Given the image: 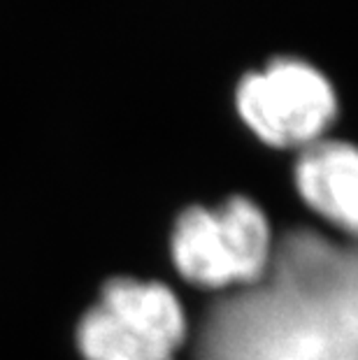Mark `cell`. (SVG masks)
<instances>
[{
    "label": "cell",
    "mask_w": 358,
    "mask_h": 360,
    "mask_svg": "<svg viewBox=\"0 0 358 360\" xmlns=\"http://www.w3.org/2000/svg\"><path fill=\"white\" fill-rule=\"evenodd\" d=\"M200 360H358V244L288 235L258 288L217 304Z\"/></svg>",
    "instance_id": "cell-1"
},
{
    "label": "cell",
    "mask_w": 358,
    "mask_h": 360,
    "mask_svg": "<svg viewBox=\"0 0 358 360\" xmlns=\"http://www.w3.org/2000/svg\"><path fill=\"white\" fill-rule=\"evenodd\" d=\"M295 188L312 212L358 240V147L342 140H319L300 149Z\"/></svg>",
    "instance_id": "cell-5"
},
{
    "label": "cell",
    "mask_w": 358,
    "mask_h": 360,
    "mask_svg": "<svg viewBox=\"0 0 358 360\" xmlns=\"http://www.w3.org/2000/svg\"><path fill=\"white\" fill-rule=\"evenodd\" d=\"M186 314L161 281L114 277L82 314L75 344L84 360H174Z\"/></svg>",
    "instance_id": "cell-3"
},
{
    "label": "cell",
    "mask_w": 358,
    "mask_h": 360,
    "mask_svg": "<svg viewBox=\"0 0 358 360\" xmlns=\"http://www.w3.org/2000/svg\"><path fill=\"white\" fill-rule=\"evenodd\" d=\"M235 107L258 140L279 149H305L324 140L338 114V96L319 68L279 56L240 79Z\"/></svg>",
    "instance_id": "cell-4"
},
{
    "label": "cell",
    "mask_w": 358,
    "mask_h": 360,
    "mask_svg": "<svg viewBox=\"0 0 358 360\" xmlns=\"http://www.w3.org/2000/svg\"><path fill=\"white\" fill-rule=\"evenodd\" d=\"M275 240L263 210L233 195L215 210L188 207L177 217L170 256L177 272L200 288L256 286L275 258Z\"/></svg>",
    "instance_id": "cell-2"
}]
</instances>
